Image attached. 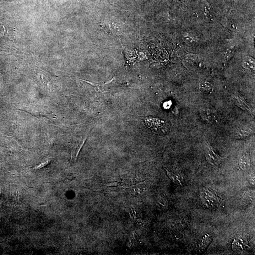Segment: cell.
<instances>
[{
	"instance_id": "obj_9",
	"label": "cell",
	"mask_w": 255,
	"mask_h": 255,
	"mask_svg": "<svg viewBox=\"0 0 255 255\" xmlns=\"http://www.w3.org/2000/svg\"><path fill=\"white\" fill-rule=\"evenodd\" d=\"M243 65L246 69H249V70L254 69L255 61H254V59L251 57H246L243 63Z\"/></svg>"
},
{
	"instance_id": "obj_4",
	"label": "cell",
	"mask_w": 255,
	"mask_h": 255,
	"mask_svg": "<svg viewBox=\"0 0 255 255\" xmlns=\"http://www.w3.org/2000/svg\"><path fill=\"white\" fill-rule=\"evenodd\" d=\"M233 100L235 101V103L237 106L245 110L251 111V108L250 106H248L246 102L245 101L242 97L239 95V94L236 95L233 97Z\"/></svg>"
},
{
	"instance_id": "obj_12",
	"label": "cell",
	"mask_w": 255,
	"mask_h": 255,
	"mask_svg": "<svg viewBox=\"0 0 255 255\" xmlns=\"http://www.w3.org/2000/svg\"><path fill=\"white\" fill-rule=\"evenodd\" d=\"M249 135V133L243 130H238L235 132V136L238 138H246Z\"/></svg>"
},
{
	"instance_id": "obj_8",
	"label": "cell",
	"mask_w": 255,
	"mask_h": 255,
	"mask_svg": "<svg viewBox=\"0 0 255 255\" xmlns=\"http://www.w3.org/2000/svg\"><path fill=\"white\" fill-rule=\"evenodd\" d=\"M166 171H167L168 176L170 178L171 180L177 184L182 186V177L179 176V175L174 174L171 171H169L167 169H165Z\"/></svg>"
},
{
	"instance_id": "obj_2",
	"label": "cell",
	"mask_w": 255,
	"mask_h": 255,
	"mask_svg": "<svg viewBox=\"0 0 255 255\" xmlns=\"http://www.w3.org/2000/svg\"><path fill=\"white\" fill-rule=\"evenodd\" d=\"M206 156L208 162L213 165H217L220 162V157L211 146H208L206 149Z\"/></svg>"
},
{
	"instance_id": "obj_14",
	"label": "cell",
	"mask_w": 255,
	"mask_h": 255,
	"mask_svg": "<svg viewBox=\"0 0 255 255\" xmlns=\"http://www.w3.org/2000/svg\"><path fill=\"white\" fill-rule=\"evenodd\" d=\"M50 160H47V161H46V162H44V163H42V164H40V165H38V166L35 167V168H34V169H35L38 170L46 166L47 165H48V164L50 163Z\"/></svg>"
},
{
	"instance_id": "obj_10",
	"label": "cell",
	"mask_w": 255,
	"mask_h": 255,
	"mask_svg": "<svg viewBox=\"0 0 255 255\" xmlns=\"http://www.w3.org/2000/svg\"><path fill=\"white\" fill-rule=\"evenodd\" d=\"M211 241V238L210 235L207 234V235H205L200 241V246H199L200 249H202V250L205 249L209 245Z\"/></svg>"
},
{
	"instance_id": "obj_5",
	"label": "cell",
	"mask_w": 255,
	"mask_h": 255,
	"mask_svg": "<svg viewBox=\"0 0 255 255\" xmlns=\"http://www.w3.org/2000/svg\"><path fill=\"white\" fill-rule=\"evenodd\" d=\"M201 115L202 118L208 122H213L215 119V116L213 113L208 110H201Z\"/></svg>"
},
{
	"instance_id": "obj_7",
	"label": "cell",
	"mask_w": 255,
	"mask_h": 255,
	"mask_svg": "<svg viewBox=\"0 0 255 255\" xmlns=\"http://www.w3.org/2000/svg\"><path fill=\"white\" fill-rule=\"evenodd\" d=\"M250 159L248 156L246 155H243L240 158L239 162V167L241 169H246L247 167L250 166Z\"/></svg>"
},
{
	"instance_id": "obj_11",
	"label": "cell",
	"mask_w": 255,
	"mask_h": 255,
	"mask_svg": "<svg viewBox=\"0 0 255 255\" xmlns=\"http://www.w3.org/2000/svg\"><path fill=\"white\" fill-rule=\"evenodd\" d=\"M199 88L201 91L203 92L211 91L213 90V86L209 82H203L200 83Z\"/></svg>"
},
{
	"instance_id": "obj_15",
	"label": "cell",
	"mask_w": 255,
	"mask_h": 255,
	"mask_svg": "<svg viewBox=\"0 0 255 255\" xmlns=\"http://www.w3.org/2000/svg\"><path fill=\"white\" fill-rule=\"evenodd\" d=\"M117 183L115 182H113L110 183L108 184L107 186L109 187L110 186H117Z\"/></svg>"
},
{
	"instance_id": "obj_13",
	"label": "cell",
	"mask_w": 255,
	"mask_h": 255,
	"mask_svg": "<svg viewBox=\"0 0 255 255\" xmlns=\"http://www.w3.org/2000/svg\"><path fill=\"white\" fill-rule=\"evenodd\" d=\"M184 41L187 44L189 45H193L194 44V40L192 37L188 35H185L183 37Z\"/></svg>"
},
{
	"instance_id": "obj_6",
	"label": "cell",
	"mask_w": 255,
	"mask_h": 255,
	"mask_svg": "<svg viewBox=\"0 0 255 255\" xmlns=\"http://www.w3.org/2000/svg\"><path fill=\"white\" fill-rule=\"evenodd\" d=\"M87 139V137H86L85 138H83V139H81V141L77 143L76 145L74 147L72 155L74 156V158L75 159V160L77 159L81 149H82V147H83V145L85 144Z\"/></svg>"
},
{
	"instance_id": "obj_3",
	"label": "cell",
	"mask_w": 255,
	"mask_h": 255,
	"mask_svg": "<svg viewBox=\"0 0 255 255\" xmlns=\"http://www.w3.org/2000/svg\"><path fill=\"white\" fill-rule=\"evenodd\" d=\"M114 79H115V77H113L109 81L102 82V83L101 82V83H95V82H90V81H88V80H84V79H80V80L86 82V83L90 84V85L93 86V87H95L98 90L100 91L101 92L104 93L107 92L106 90H105V86L110 84L114 80Z\"/></svg>"
},
{
	"instance_id": "obj_1",
	"label": "cell",
	"mask_w": 255,
	"mask_h": 255,
	"mask_svg": "<svg viewBox=\"0 0 255 255\" xmlns=\"http://www.w3.org/2000/svg\"><path fill=\"white\" fill-rule=\"evenodd\" d=\"M145 124L147 127L154 133L162 134L165 133L166 131L165 123L164 121L155 117H146L145 119Z\"/></svg>"
}]
</instances>
